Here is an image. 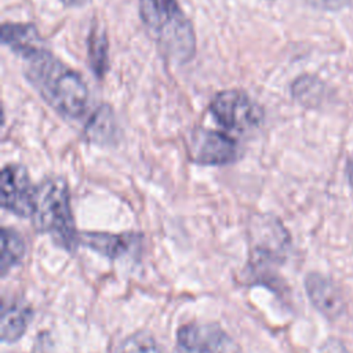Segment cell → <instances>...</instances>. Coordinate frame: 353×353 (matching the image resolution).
Masks as SVG:
<instances>
[{"instance_id":"obj_16","label":"cell","mask_w":353,"mask_h":353,"mask_svg":"<svg viewBox=\"0 0 353 353\" xmlns=\"http://www.w3.org/2000/svg\"><path fill=\"white\" fill-rule=\"evenodd\" d=\"M119 353H164V350L150 334L137 332L121 343Z\"/></svg>"},{"instance_id":"obj_15","label":"cell","mask_w":353,"mask_h":353,"mask_svg":"<svg viewBox=\"0 0 353 353\" xmlns=\"http://www.w3.org/2000/svg\"><path fill=\"white\" fill-rule=\"evenodd\" d=\"M324 92L323 81L313 76H301L292 84V95L306 106L319 105L324 98Z\"/></svg>"},{"instance_id":"obj_18","label":"cell","mask_w":353,"mask_h":353,"mask_svg":"<svg viewBox=\"0 0 353 353\" xmlns=\"http://www.w3.org/2000/svg\"><path fill=\"white\" fill-rule=\"evenodd\" d=\"M346 176H347V182L350 186V190L353 193V160H350L346 165Z\"/></svg>"},{"instance_id":"obj_12","label":"cell","mask_w":353,"mask_h":353,"mask_svg":"<svg viewBox=\"0 0 353 353\" xmlns=\"http://www.w3.org/2000/svg\"><path fill=\"white\" fill-rule=\"evenodd\" d=\"M85 137L97 143H109L117 135V123L113 110L106 103L97 108L84 124Z\"/></svg>"},{"instance_id":"obj_5","label":"cell","mask_w":353,"mask_h":353,"mask_svg":"<svg viewBox=\"0 0 353 353\" xmlns=\"http://www.w3.org/2000/svg\"><path fill=\"white\" fill-rule=\"evenodd\" d=\"M178 353H236L232 338L216 324H186L176 332Z\"/></svg>"},{"instance_id":"obj_3","label":"cell","mask_w":353,"mask_h":353,"mask_svg":"<svg viewBox=\"0 0 353 353\" xmlns=\"http://www.w3.org/2000/svg\"><path fill=\"white\" fill-rule=\"evenodd\" d=\"M32 221L40 232L51 237L63 248L73 250L80 240L70 210L69 189L63 179L51 178L36 186Z\"/></svg>"},{"instance_id":"obj_7","label":"cell","mask_w":353,"mask_h":353,"mask_svg":"<svg viewBox=\"0 0 353 353\" xmlns=\"http://www.w3.org/2000/svg\"><path fill=\"white\" fill-rule=\"evenodd\" d=\"M189 152L200 164L221 165L234 161L239 157V146L229 135L205 128H197L189 142Z\"/></svg>"},{"instance_id":"obj_19","label":"cell","mask_w":353,"mask_h":353,"mask_svg":"<svg viewBox=\"0 0 353 353\" xmlns=\"http://www.w3.org/2000/svg\"><path fill=\"white\" fill-rule=\"evenodd\" d=\"M59 1L65 6H69V7H77V6L85 4L88 0H59Z\"/></svg>"},{"instance_id":"obj_1","label":"cell","mask_w":353,"mask_h":353,"mask_svg":"<svg viewBox=\"0 0 353 353\" xmlns=\"http://www.w3.org/2000/svg\"><path fill=\"white\" fill-rule=\"evenodd\" d=\"M25 74L41 98L63 117L81 119L88 108V88L80 73L47 50L25 59Z\"/></svg>"},{"instance_id":"obj_13","label":"cell","mask_w":353,"mask_h":353,"mask_svg":"<svg viewBox=\"0 0 353 353\" xmlns=\"http://www.w3.org/2000/svg\"><path fill=\"white\" fill-rule=\"evenodd\" d=\"M109 43L105 32L99 25H94L88 37V61L92 72L102 79L109 65Z\"/></svg>"},{"instance_id":"obj_6","label":"cell","mask_w":353,"mask_h":353,"mask_svg":"<svg viewBox=\"0 0 353 353\" xmlns=\"http://www.w3.org/2000/svg\"><path fill=\"white\" fill-rule=\"evenodd\" d=\"M36 188L23 167L8 164L1 171V207L18 216H32Z\"/></svg>"},{"instance_id":"obj_14","label":"cell","mask_w":353,"mask_h":353,"mask_svg":"<svg viewBox=\"0 0 353 353\" xmlns=\"http://www.w3.org/2000/svg\"><path fill=\"white\" fill-rule=\"evenodd\" d=\"M1 256H0V270L4 276L11 268L18 265L25 255V244L22 237L12 229L3 228L0 236Z\"/></svg>"},{"instance_id":"obj_8","label":"cell","mask_w":353,"mask_h":353,"mask_svg":"<svg viewBox=\"0 0 353 353\" xmlns=\"http://www.w3.org/2000/svg\"><path fill=\"white\" fill-rule=\"evenodd\" d=\"M306 292L314 307L327 319L336 320L346 309L343 295L338 285L328 277L312 273L305 281Z\"/></svg>"},{"instance_id":"obj_9","label":"cell","mask_w":353,"mask_h":353,"mask_svg":"<svg viewBox=\"0 0 353 353\" xmlns=\"http://www.w3.org/2000/svg\"><path fill=\"white\" fill-rule=\"evenodd\" d=\"M1 41L23 59L46 50L36 26L32 23H3Z\"/></svg>"},{"instance_id":"obj_11","label":"cell","mask_w":353,"mask_h":353,"mask_svg":"<svg viewBox=\"0 0 353 353\" xmlns=\"http://www.w3.org/2000/svg\"><path fill=\"white\" fill-rule=\"evenodd\" d=\"M137 237L134 234H109V233H83L80 241L87 247L109 258H117L128 252Z\"/></svg>"},{"instance_id":"obj_2","label":"cell","mask_w":353,"mask_h":353,"mask_svg":"<svg viewBox=\"0 0 353 353\" xmlns=\"http://www.w3.org/2000/svg\"><path fill=\"white\" fill-rule=\"evenodd\" d=\"M139 17L165 58L186 63L194 57V29L176 0H139Z\"/></svg>"},{"instance_id":"obj_4","label":"cell","mask_w":353,"mask_h":353,"mask_svg":"<svg viewBox=\"0 0 353 353\" xmlns=\"http://www.w3.org/2000/svg\"><path fill=\"white\" fill-rule=\"evenodd\" d=\"M210 110L222 127L237 132L252 130L263 120L259 103L237 88L218 92L210 103Z\"/></svg>"},{"instance_id":"obj_17","label":"cell","mask_w":353,"mask_h":353,"mask_svg":"<svg viewBox=\"0 0 353 353\" xmlns=\"http://www.w3.org/2000/svg\"><path fill=\"white\" fill-rule=\"evenodd\" d=\"M310 1L323 8H338L345 3V0H310Z\"/></svg>"},{"instance_id":"obj_10","label":"cell","mask_w":353,"mask_h":353,"mask_svg":"<svg viewBox=\"0 0 353 353\" xmlns=\"http://www.w3.org/2000/svg\"><path fill=\"white\" fill-rule=\"evenodd\" d=\"M32 319V310L22 302H6L1 307V339L4 342L18 341L26 331Z\"/></svg>"}]
</instances>
